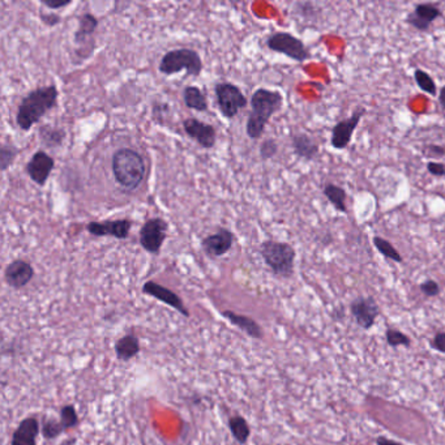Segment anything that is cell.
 <instances>
[{
	"mask_svg": "<svg viewBox=\"0 0 445 445\" xmlns=\"http://www.w3.org/2000/svg\"><path fill=\"white\" fill-rule=\"evenodd\" d=\"M59 89L54 84L38 86L22 98L16 111V124L24 132L38 124L49 111L58 106Z\"/></svg>",
	"mask_w": 445,
	"mask_h": 445,
	"instance_id": "obj_1",
	"label": "cell"
},
{
	"mask_svg": "<svg viewBox=\"0 0 445 445\" xmlns=\"http://www.w3.org/2000/svg\"><path fill=\"white\" fill-rule=\"evenodd\" d=\"M284 106V96L278 90L259 88L251 96V113L247 118L245 134L251 140L264 135L269 120Z\"/></svg>",
	"mask_w": 445,
	"mask_h": 445,
	"instance_id": "obj_2",
	"label": "cell"
},
{
	"mask_svg": "<svg viewBox=\"0 0 445 445\" xmlns=\"http://www.w3.org/2000/svg\"><path fill=\"white\" fill-rule=\"evenodd\" d=\"M111 170L118 184L126 191H135L145 179L147 166L135 149L120 148L113 154Z\"/></svg>",
	"mask_w": 445,
	"mask_h": 445,
	"instance_id": "obj_3",
	"label": "cell"
},
{
	"mask_svg": "<svg viewBox=\"0 0 445 445\" xmlns=\"http://www.w3.org/2000/svg\"><path fill=\"white\" fill-rule=\"evenodd\" d=\"M260 254L275 276L290 278L294 275L297 252L291 244L269 239L260 244Z\"/></svg>",
	"mask_w": 445,
	"mask_h": 445,
	"instance_id": "obj_4",
	"label": "cell"
},
{
	"mask_svg": "<svg viewBox=\"0 0 445 445\" xmlns=\"http://www.w3.org/2000/svg\"><path fill=\"white\" fill-rule=\"evenodd\" d=\"M202 68L204 65L200 54L188 47L170 50L161 58L159 64V72L165 76H172L186 71L190 77H199Z\"/></svg>",
	"mask_w": 445,
	"mask_h": 445,
	"instance_id": "obj_5",
	"label": "cell"
},
{
	"mask_svg": "<svg viewBox=\"0 0 445 445\" xmlns=\"http://www.w3.org/2000/svg\"><path fill=\"white\" fill-rule=\"evenodd\" d=\"M99 26V20L93 13H83L79 17V25L74 33V53L76 58L83 62L89 59L96 49L97 31Z\"/></svg>",
	"mask_w": 445,
	"mask_h": 445,
	"instance_id": "obj_6",
	"label": "cell"
},
{
	"mask_svg": "<svg viewBox=\"0 0 445 445\" xmlns=\"http://www.w3.org/2000/svg\"><path fill=\"white\" fill-rule=\"evenodd\" d=\"M266 47L270 51L282 54L291 60L303 63L311 58V51L300 38L291 33L276 32L266 38Z\"/></svg>",
	"mask_w": 445,
	"mask_h": 445,
	"instance_id": "obj_7",
	"label": "cell"
},
{
	"mask_svg": "<svg viewBox=\"0 0 445 445\" xmlns=\"http://www.w3.org/2000/svg\"><path fill=\"white\" fill-rule=\"evenodd\" d=\"M214 95L217 106L225 119L232 120L239 114L241 110L248 105V99L238 85L233 83H217L214 85Z\"/></svg>",
	"mask_w": 445,
	"mask_h": 445,
	"instance_id": "obj_8",
	"label": "cell"
},
{
	"mask_svg": "<svg viewBox=\"0 0 445 445\" xmlns=\"http://www.w3.org/2000/svg\"><path fill=\"white\" fill-rule=\"evenodd\" d=\"M169 223L161 217H152L143 223L138 232V242L150 254L157 256L168 238Z\"/></svg>",
	"mask_w": 445,
	"mask_h": 445,
	"instance_id": "obj_9",
	"label": "cell"
},
{
	"mask_svg": "<svg viewBox=\"0 0 445 445\" xmlns=\"http://www.w3.org/2000/svg\"><path fill=\"white\" fill-rule=\"evenodd\" d=\"M366 115V108H357L349 118H345L337 122L332 128V138L330 145L336 150H343L348 148L353 140V135L355 129L359 126L362 118Z\"/></svg>",
	"mask_w": 445,
	"mask_h": 445,
	"instance_id": "obj_10",
	"label": "cell"
},
{
	"mask_svg": "<svg viewBox=\"0 0 445 445\" xmlns=\"http://www.w3.org/2000/svg\"><path fill=\"white\" fill-rule=\"evenodd\" d=\"M131 229H132V221L129 218L92 221L86 225V232L92 236H96V238L110 236L119 241L127 239L131 233Z\"/></svg>",
	"mask_w": 445,
	"mask_h": 445,
	"instance_id": "obj_11",
	"label": "cell"
},
{
	"mask_svg": "<svg viewBox=\"0 0 445 445\" xmlns=\"http://www.w3.org/2000/svg\"><path fill=\"white\" fill-rule=\"evenodd\" d=\"M55 168V159L44 150H37L28 161L25 171L33 183L44 187Z\"/></svg>",
	"mask_w": 445,
	"mask_h": 445,
	"instance_id": "obj_12",
	"label": "cell"
},
{
	"mask_svg": "<svg viewBox=\"0 0 445 445\" xmlns=\"http://www.w3.org/2000/svg\"><path fill=\"white\" fill-rule=\"evenodd\" d=\"M443 17V11L434 3H419L414 7L405 22L419 32H428L437 19Z\"/></svg>",
	"mask_w": 445,
	"mask_h": 445,
	"instance_id": "obj_13",
	"label": "cell"
},
{
	"mask_svg": "<svg viewBox=\"0 0 445 445\" xmlns=\"http://www.w3.org/2000/svg\"><path fill=\"white\" fill-rule=\"evenodd\" d=\"M143 294L149 296V297L154 298L159 302L168 305L171 308H174L175 311H178L184 318H190L191 314L188 311V308L186 307L183 299H181L177 293H174L172 290H170L169 287L163 286L156 281H147L143 285Z\"/></svg>",
	"mask_w": 445,
	"mask_h": 445,
	"instance_id": "obj_14",
	"label": "cell"
},
{
	"mask_svg": "<svg viewBox=\"0 0 445 445\" xmlns=\"http://www.w3.org/2000/svg\"><path fill=\"white\" fill-rule=\"evenodd\" d=\"M183 131L188 138L195 140L202 148L212 149L217 143V132L212 124L205 123L196 118H187L183 120Z\"/></svg>",
	"mask_w": 445,
	"mask_h": 445,
	"instance_id": "obj_15",
	"label": "cell"
},
{
	"mask_svg": "<svg viewBox=\"0 0 445 445\" xmlns=\"http://www.w3.org/2000/svg\"><path fill=\"white\" fill-rule=\"evenodd\" d=\"M235 243V235L226 227H218L217 232L202 238V248L209 257H221L229 254Z\"/></svg>",
	"mask_w": 445,
	"mask_h": 445,
	"instance_id": "obj_16",
	"label": "cell"
},
{
	"mask_svg": "<svg viewBox=\"0 0 445 445\" xmlns=\"http://www.w3.org/2000/svg\"><path fill=\"white\" fill-rule=\"evenodd\" d=\"M350 312L359 327L371 329L380 315V308L373 298L358 297L350 303Z\"/></svg>",
	"mask_w": 445,
	"mask_h": 445,
	"instance_id": "obj_17",
	"label": "cell"
},
{
	"mask_svg": "<svg viewBox=\"0 0 445 445\" xmlns=\"http://www.w3.org/2000/svg\"><path fill=\"white\" fill-rule=\"evenodd\" d=\"M34 275H35L34 268L29 261L22 260V259H16L6 266L4 281L12 289L20 290L22 287L28 286L32 282Z\"/></svg>",
	"mask_w": 445,
	"mask_h": 445,
	"instance_id": "obj_18",
	"label": "cell"
},
{
	"mask_svg": "<svg viewBox=\"0 0 445 445\" xmlns=\"http://www.w3.org/2000/svg\"><path fill=\"white\" fill-rule=\"evenodd\" d=\"M41 423L37 418L28 416L22 419L12 435L11 445H37Z\"/></svg>",
	"mask_w": 445,
	"mask_h": 445,
	"instance_id": "obj_19",
	"label": "cell"
},
{
	"mask_svg": "<svg viewBox=\"0 0 445 445\" xmlns=\"http://www.w3.org/2000/svg\"><path fill=\"white\" fill-rule=\"evenodd\" d=\"M291 147L298 159L305 161H315L320 153V147L316 138L306 132H298L291 136Z\"/></svg>",
	"mask_w": 445,
	"mask_h": 445,
	"instance_id": "obj_20",
	"label": "cell"
},
{
	"mask_svg": "<svg viewBox=\"0 0 445 445\" xmlns=\"http://www.w3.org/2000/svg\"><path fill=\"white\" fill-rule=\"evenodd\" d=\"M222 316L227 321H230L234 327L241 329L251 339H261L264 337L263 328L259 325L257 321H254V318L245 316V315H241V314H236V312L230 311V309L222 311Z\"/></svg>",
	"mask_w": 445,
	"mask_h": 445,
	"instance_id": "obj_21",
	"label": "cell"
},
{
	"mask_svg": "<svg viewBox=\"0 0 445 445\" xmlns=\"http://www.w3.org/2000/svg\"><path fill=\"white\" fill-rule=\"evenodd\" d=\"M114 350L119 361H131L140 354V350H141L140 339L135 334H126L118 339L114 345Z\"/></svg>",
	"mask_w": 445,
	"mask_h": 445,
	"instance_id": "obj_22",
	"label": "cell"
},
{
	"mask_svg": "<svg viewBox=\"0 0 445 445\" xmlns=\"http://www.w3.org/2000/svg\"><path fill=\"white\" fill-rule=\"evenodd\" d=\"M38 136L44 148L58 149L63 145L67 134L63 128L54 127L51 124H42L38 128Z\"/></svg>",
	"mask_w": 445,
	"mask_h": 445,
	"instance_id": "obj_23",
	"label": "cell"
},
{
	"mask_svg": "<svg viewBox=\"0 0 445 445\" xmlns=\"http://www.w3.org/2000/svg\"><path fill=\"white\" fill-rule=\"evenodd\" d=\"M323 193L337 212L348 214V193L343 187L334 183H327L323 187Z\"/></svg>",
	"mask_w": 445,
	"mask_h": 445,
	"instance_id": "obj_24",
	"label": "cell"
},
{
	"mask_svg": "<svg viewBox=\"0 0 445 445\" xmlns=\"http://www.w3.org/2000/svg\"><path fill=\"white\" fill-rule=\"evenodd\" d=\"M183 101H184V105L195 110V111H199V113H205L208 111V101H207V97L204 95L200 88L197 86H186L184 90H183Z\"/></svg>",
	"mask_w": 445,
	"mask_h": 445,
	"instance_id": "obj_25",
	"label": "cell"
},
{
	"mask_svg": "<svg viewBox=\"0 0 445 445\" xmlns=\"http://www.w3.org/2000/svg\"><path fill=\"white\" fill-rule=\"evenodd\" d=\"M229 430L239 444L245 445L251 436V427L242 415H234L229 419Z\"/></svg>",
	"mask_w": 445,
	"mask_h": 445,
	"instance_id": "obj_26",
	"label": "cell"
},
{
	"mask_svg": "<svg viewBox=\"0 0 445 445\" xmlns=\"http://www.w3.org/2000/svg\"><path fill=\"white\" fill-rule=\"evenodd\" d=\"M372 243L375 245V248L379 251V254H382L385 259L392 260L397 264L403 263V254L397 251V248L388 239L379 236V235H375L372 238Z\"/></svg>",
	"mask_w": 445,
	"mask_h": 445,
	"instance_id": "obj_27",
	"label": "cell"
},
{
	"mask_svg": "<svg viewBox=\"0 0 445 445\" xmlns=\"http://www.w3.org/2000/svg\"><path fill=\"white\" fill-rule=\"evenodd\" d=\"M414 80H415V84L418 85V88L421 90H423L424 93H427L430 96L437 95V86L435 83L434 77L427 71L421 70V68H415L414 70Z\"/></svg>",
	"mask_w": 445,
	"mask_h": 445,
	"instance_id": "obj_28",
	"label": "cell"
},
{
	"mask_svg": "<svg viewBox=\"0 0 445 445\" xmlns=\"http://www.w3.org/2000/svg\"><path fill=\"white\" fill-rule=\"evenodd\" d=\"M19 156V148L11 143H3L0 147V168L6 172L15 163Z\"/></svg>",
	"mask_w": 445,
	"mask_h": 445,
	"instance_id": "obj_29",
	"label": "cell"
},
{
	"mask_svg": "<svg viewBox=\"0 0 445 445\" xmlns=\"http://www.w3.org/2000/svg\"><path fill=\"white\" fill-rule=\"evenodd\" d=\"M59 421H60V423L63 426L64 431L76 428V427L80 424V418H79V414H77V410H76L74 405L68 403V405L62 406Z\"/></svg>",
	"mask_w": 445,
	"mask_h": 445,
	"instance_id": "obj_30",
	"label": "cell"
},
{
	"mask_svg": "<svg viewBox=\"0 0 445 445\" xmlns=\"http://www.w3.org/2000/svg\"><path fill=\"white\" fill-rule=\"evenodd\" d=\"M294 13L300 19L306 22H316L318 20V7L311 1H298L294 4Z\"/></svg>",
	"mask_w": 445,
	"mask_h": 445,
	"instance_id": "obj_31",
	"label": "cell"
},
{
	"mask_svg": "<svg viewBox=\"0 0 445 445\" xmlns=\"http://www.w3.org/2000/svg\"><path fill=\"white\" fill-rule=\"evenodd\" d=\"M65 432L63 426L60 423V421L55 419V418H42V435L44 439L47 440H54L56 437H59L60 435Z\"/></svg>",
	"mask_w": 445,
	"mask_h": 445,
	"instance_id": "obj_32",
	"label": "cell"
},
{
	"mask_svg": "<svg viewBox=\"0 0 445 445\" xmlns=\"http://www.w3.org/2000/svg\"><path fill=\"white\" fill-rule=\"evenodd\" d=\"M387 342L389 346L392 348H398V346H406L409 348L412 345V339L405 334L401 330L396 328H389L387 330Z\"/></svg>",
	"mask_w": 445,
	"mask_h": 445,
	"instance_id": "obj_33",
	"label": "cell"
},
{
	"mask_svg": "<svg viewBox=\"0 0 445 445\" xmlns=\"http://www.w3.org/2000/svg\"><path fill=\"white\" fill-rule=\"evenodd\" d=\"M260 157L264 161L272 159L278 153V144L275 138H265L259 149Z\"/></svg>",
	"mask_w": 445,
	"mask_h": 445,
	"instance_id": "obj_34",
	"label": "cell"
},
{
	"mask_svg": "<svg viewBox=\"0 0 445 445\" xmlns=\"http://www.w3.org/2000/svg\"><path fill=\"white\" fill-rule=\"evenodd\" d=\"M419 289H421L422 294H424L426 297L428 298L437 297V296L440 294V291H442L440 285H439L435 280H431V278L423 281V282L419 285Z\"/></svg>",
	"mask_w": 445,
	"mask_h": 445,
	"instance_id": "obj_35",
	"label": "cell"
},
{
	"mask_svg": "<svg viewBox=\"0 0 445 445\" xmlns=\"http://www.w3.org/2000/svg\"><path fill=\"white\" fill-rule=\"evenodd\" d=\"M170 105L168 102H154L152 106V115L159 124L163 123V118L169 114Z\"/></svg>",
	"mask_w": 445,
	"mask_h": 445,
	"instance_id": "obj_36",
	"label": "cell"
},
{
	"mask_svg": "<svg viewBox=\"0 0 445 445\" xmlns=\"http://www.w3.org/2000/svg\"><path fill=\"white\" fill-rule=\"evenodd\" d=\"M40 20H41L43 25H46L49 28H54V26L60 25L62 16L58 15L56 12H41L40 13Z\"/></svg>",
	"mask_w": 445,
	"mask_h": 445,
	"instance_id": "obj_37",
	"label": "cell"
},
{
	"mask_svg": "<svg viewBox=\"0 0 445 445\" xmlns=\"http://www.w3.org/2000/svg\"><path fill=\"white\" fill-rule=\"evenodd\" d=\"M423 153L430 159H443L445 157V145H437V144L424 145Z\"/></svg>",
	"mask_w": 445,
	"mask_h": 445,
	"instance_id": "obj_38",
	"label": "cell"
},
{
	"mask_svg": "<svg viewBox=\"0 0 445 445\" xmlns=\"http://www.w3.org/2000/svg\"><path fill=\"white\" fill-rule=\"evenodd\" d=\"M427 171L436 178H445V163L444 162H436V161H430L426 165Z\"/></svg>",
	"mask_w": 445,
	"mask_h": 445,
	"instance_id": "obj_39",
	"label": "cell"
},
{
	"mask_svg": "<svg viewBox=\"0 0 445 445\" xmlns=\"http://www.w3.org/2000/svg\"><path fill=\"white\" fill-rule=\"evenodd\" d=\"M41 4L43 7H46L50 11H56V10H62L68 6L72 4V0H63V1H49V0H41Z\"/></svg>",
	"mask_w": 445,
	"mask_h": 445,
	"instance_id": "obj_40",
	"label": "cell"
},
{
	"mask_svg": "<svg viewBox=\"0 0 445 445\" xmlns=\"http://www.w3.org/2000/svg\"><path fill=\"white\" fill-rule=\"evenodd\" d=\"M431 346L435 350L440 351V353H444L445 354V332H437L435 334L434 339L431 341Z\"/></svg>",
	"mask_w": 445,
	"mask_h": 445,
	"instance_id": "obj_41",
	"label": "cell"
},
{
	"mask_svg": "<svg viewBox=\"0 0 445 445\" xmlns=\"http://www.w3.org/2000/svg\"><path fill=\"white\" fill-rule=\"evenodd\" d=\"M376 444L378 445H403L401 443H398V442H394V440H391V439H387V437H384V436H379L378 439H376Z\"/></svg>",
	"mask_w": 445,
	"mask_h": 445,
	"instance_id": "obj_42",
	"label": "cell"
},
{
	"mask_svg": "<svg viewBox=\"0 0 445 445\" xmlns=\"http://www.w3.org/2000/svg\"><path fill=\"white\" fill-rule=\"evenodd\" d=\"M321 241H323V244H324V245H329V244H332V242H333L332 234L329 233V232H325V233H324V236L321 238Z\"/></svg>",
	"mask_w": 445,
	"mask_h": 445,
	"instance_id": "obj_43",
	"label": "cell"
},
{
	"mask_svg": "<svg viewBox=\"0 0 445 445\" xmlns=\"http://www.w3.org/2000/svg\"><path fill=\"white\" fill-rule=\"evenodd\" d=\"M439 102H440V105L445 110V85L440 89V92H439Z\"/></svg>",
	"mask_w": 445,
	"mask_h": 445,
	"instance_id": "obj_44",
	"label": "cell"
}]
</instances>
